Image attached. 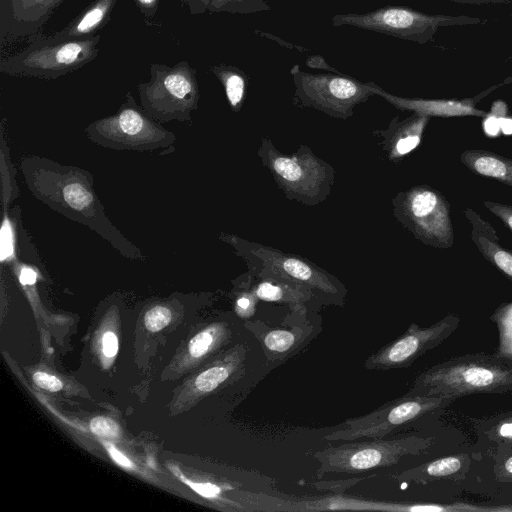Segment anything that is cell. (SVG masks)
<instances>
[{
    "instance_id": "cell-16",
    "label": "cell",
    "mask_w": 512,
    "mask_h": 512,
    "mask_svg": "<svg viewBox=\"0 0 512 512\" xmlns=\"http://www.w3.org/2000/svg\"><path fill=\"white\" fill-rule=\"evenodd\" d=\"M430 118L418 113H412L404 119L396 116L387 129L374 132L382 139L380 144L390 161L400 162L419 146Z\"/></svg>"
},
{
    "instance_id": "cell-7",
    "label": "cell",
    "mask_w": 512,
    "mask_h": 512,
    "mask_svg": "<svg viewBox=\"0 0 512 512\" xmlns=\"http://www.w3.org/2000/svg\"><path fill=\"white\" fill-rule=\"evenodd\" d=\"M219 238L234 247L236 253L261 278L299 284L322 295L338 299L345 293L343 285L336 278L302 257L235 235L221 234Z\"/></svg>"
},
{
    "instance_id": "cell-4",
    "label": "cell",
    "mask_w": 512,
    "mask_h": 512,
    "mask_svg": "<svg viewBox=\"0 0 512 512\" xmlns=\"http://www.w3.org/2000/svg\"><path fill=\"white\" fill-rule=\"evenodd\" d=\"M85 134L94 144L113 150L157 151L160 155L175 151L176 135L149 116L131 92L114 114L91 122Z\"/></svg>"
},
{
    "instance_id": "cell-39",
    "label": "cell",
    "mask_w": 512,
    "mask_h": 512,
    "mask_svg": "<svg viewBox=\"0 0 512 512\" xmlns=\"http://www.w3.org/2000/svg\"><path fill=\"white\" fill-rule=\"evenodd\" d=\"M107 451L111 455L112 459L119 465L124 466L126 468H132V462L125 457L120 451H118L113 445L109 443H105Z\"/></svg>"
},
{
    "instance_id": "cell-30",
    "label": "cell",
    "mask_w": 512,
    "mask_h": 512,
    "mask_svg": "<svg viewBox=\"0 0 512 512\" xmlns=\"http://www.w3.org/2000/svg\"><path fill=\"white\" fill-rule=\"evenodd\" d=\"M91 431L105 438H116L119 435V427L118 425L107 417H95L90 422Z\"/></svg>"
},
{
    "instance_id": "cell-19",
    "label": "cell",
    "mask_w": 512,
    "mask_h": 512,
    "mask_svg": "<svg viewBox=\"0 0 512 512\" xmlns=\"http://www.w3.org/2000/svg\"><path fill=\"white\" fill-rule=\"evenodd\" d=\"M117 0H95L62 30L53 34L59 38H85L96 35L111 17Z\"/></svg>"
},
{
    "instance_id": "cell-9",
    "label": "cell",
    "mask_w": 512,
    "mask_h": 512,
    "mask_svg": "<svg viewBox=\"0 0 512 512\" xmlns=\"http://www.w3.org/2000/svg\"><path fill=\"white\" fill-rule=\"evenodd\" d=\"M455 396H403L373 412L348 419L342 428L324 438L327 441H354L362 438H383L394 429L415 424L420 420H435L456 401Z\"/></svg>"
},
{
    "instance_id": "cell-14",
    "label": "cell",
    "mask_w": 512,
    "mask_h": 512,
    "mask_svg": "<svg viewBox=\"0 0 512 512\" xmlns=\"http://www.w3.org/2000/svg\"><path fill=\"white\" fill-rule=\"evenodd\" d=\"M66 0H0V47L27 42Z\"/></svg>"
},
{
    "instance_id": "cell-17",
    "label": "cell",
    "mask_w": 512,
    "mask_h": 512,
    "mask_svg": "<svg viewBox=\"0 0 512 512\" xmlns=\"http://www.w3.org/2000/svg\"><path fill=\"white\" fill-rule=\"evenodd\" d=\"M464 215L471 226V240L480 254L512 280V250L500 243L494 227L475 210L467 208Z\"/></svg>"
},
{
    "instance_id": "cell-21",
    "label": "cell",
    "mask_w": 512,
    "mask_h": 512,
    "mask_svg": "<svg viewBox=\"0 0 512 512\" xmlns=\"http://www.w3.org/2000/svg\"><path fill=\"white\" fill-rule=\"evenodd\" d=\"M478 440L498 447H512V410L471 419Z\"/></svg>"
},
{
    "instance_id": "cell-3",
    "label": "cell",
    "mask_w": 512,
    "mask_h": 512,
    "mask_svg": "<svg viewBox=\"0 0 512 512\" xmlns=\"http://www.w3.org/2000/svg\"><path fill=\"white\" fill-rule=\"evenodd\" d=\"M100 35L59 38L42 32L26 42L21 51L0 60V72L13 77L57 79L93 61L99 53Z\"/></svg>"
},
{
    "instance_id": "cell-42",
    "label": "cell",
    "mask_w": 512,
    "mask_h": 512,
    "mask_svg": "<svg viewBox=\"0 0 512 512\" xmlns=\"http://www.w3.org/2000/svg\"><path fill=\"white\" fill-rule=\"evenodd\" d=\"M511 82H512V76H511V77H508L507 79H505V80L502 82V84H503V85H504V84H509V83H511Z\"/></svg>"
},
{
    "instance_id": "cell-25",
    "label": "cell",
    "mask_w": 512,
    "mask_h": 512,
    "mask_svg": "<svg viewBox=\"0 0 512 512\" xmlns=\"http://www.w3.org/2000/svg\"><path fill=\"white\" fill-rule=\"evenodd\" d=\"M227 328L221 324L212 325L195 335L189 342V353L193 358H200L208 353L223 337Z\"/></svg>"
},
{
    "instance_id": "cell-34",
    "label": "cell",
    "mask_w": 512,
    "mask_h": 512,
    "mask_svg": "<svg viewBox=\"0 0 512 512\" xmlns=\"http://www.w3.org/2000/svg\"><path fill=\"white\" fill-rule=\"evenodd\" d=\"M182 480L189 485L195 492L206 498H215L221 493V488L209 482H192L184 477Z\"/></svg>"
},
{
    "instance_id": "cell-10",
    "label": "cell",
    "mask_w": 512,
    "mask_h": 512,
    "mask_svg": "<svg viewBox=\"0 0 512 512\" xmlns=\"http://www.w3.org/2000/svg\"><path fill=\"white\" fill-rule=\"evenodd\" d=\"M398 222L425 245L448 249L454 244L450 203L428 185L399 192L392 200Z\"/></svg>"
},
{
    "instance_id": "cell-6",
    "label": "cell",
    "mask_w": 512,
    "mask_h": 512,
    "mask_svg": "<svg viewBox=\"0 0 512 512\" xmlns=\"http://www.w3.org/2000/svg\"><path fill=\"white\" fill-rule=\"evenodd\" d=\"M144 111L160 123L178 121L191 125L200 100L196 71L183 60L173 66L154 63L150 79L137 85Z\"/></svg>"
},
{
    "instance_id": "cell-33",
    "label": "cell",
    "mask_w": 512,
    "mask_h": 512,
    "mask_svg": "<svg viewBox=\"0 0 512 512\" xmlns=\"http://www.w3.org/2000/svg\"><path fill=\"white\" fill-rule=\"evenodd\" d=\"M33 381L39 387L51 392L59 391L63 387L62 382L56 376L45 372H36L33 375Z\"/></svg>"
},
{
    "instance_id": "cell-22",
    "label": "cell",
    "mask_w": 512,
    "mask_h": 512,
    "mask_svg": "<svg viewBox=\"0 0 512 512\" xmlns=\"http://www.w3.org/2000/svg\"><path fill=\"white\" fill-rule=\"evenodd\" d=\"M253 292L257 299L269 302L299 303L312 295V290L299 284L273 278H262Z\"/></svg>"
},
{
    "instance_id": "cell-40",
    "label": "cell",
    "mask_w": 512,
    "mask_h": 512,
    "mask_svg": "<svg viewBox=\"0 0 512 512\" xmlns=\"http://www.w3.org/2000/svg\"><path fill=\"white\" fill-rule=\"evenodd\" d=\"M489 113L498 118L506 117L507 106L503 101H496L493 103L491 111Z\"/></svg>"
},
{
    "instance_id": "cell-1",
    "label": "cell",
    "mask_w": 512,
    "mask_h": 512,
    "mask_svg": "<svg viewBox=\"0 0 512 512\" xmlns=\"http://www.w3.org/2000/svg\"><path fill=\"white\" fill-rule=\"evenodd\" d=\"M20 167L26 186L36 199L66 218L87 226L126 258L145 259L140 249L107 217L89 171L36 155L22 157Z\"/></svg>"
},
{
    "instance_id": "cell-13",
    "label": "cell",
    "mask_w": 512,
    "mask_h": 512,
    "mask_svg": "<svg viewBox=\"0 0 512 512\" xmlns=\"http://www.w3.org/2000/svg\"><path fill=\"white\" fill-rule=\"evenodd\" d=\"M460 318L450 313L435 324L422 328L415 323L398 338L370 355L365 363L369 370L405 368L427 351L445 341L457 328Z\"/></svg>"
},
{
    "instance_id": "cell-32",
    "label": "cell",
    "mask_w": 512,
    "mask_h": 512,
    "mask_svg": "<svg viewBox=\"0 0 512 512\" xmlns=\"http://www.w3.org/2000/svg\"><path fill=\"white\" fill-rule=\"evenodd\" d=\"M256 298L253 290L252 292L241 293L235 301V308L238 315L243 318L251 317L255 311Z\"/></svg>"
},
{
    "instance_id": "cell-20",
    "label": "cell",
    "mask_w": 512,
    "mask_h": 512,
    "mask_svg": "<svg viewBox=\"0 0 512 512\" xmlns=\"http://www.w3.org/2000/svg\"><path fill=\"white\" fill-rule=\"evenodd\" d=\"M460 160L472 173L512 187V159L483 149H467Z\"/></svg>"
},
{
    "instance_id": "cell-31",
    "label": "cell",
    "mask_w": 512,
    "mask_h": 512,
    "mask_svg": "<svg viewBox=\"0 0 512 512\" xmlns=\"http://www.w3.org/2000/svg\"><path fill=\"white\" fill-rule=\"evenodd\" d=\"M483 205L512 231V205L486 200Z\"/></svg>"
},
{
    "instance_id": "cell-23",
    "label": "cell",
    "mask_w": 512,
    "mask_h": 512,
    "mask_svg": "<svg viewBox=\"0 0 512 512\" xmlns=\"http://www.w3.org/2000/svg\"><path fill=\"white\" fill-rule=\"evenodd\" d=\"M210 70L221 82L232 111L239 112L247 91L248 77L245 72L226 64L214 65Z\"/></svg>"
},
{
    "instance_id": "cell-35",
    "label": "cell",
    "mask_w": 512,
    "mask_h": 512,
    "mask_svg": "<svg viewBox=\"0 0 512 512\" xmlns=\"http://www.w3.org/2000/svg\"><path fill=\"white\" fill-rule=\"evenodd\" d=\"M103 352L106 357H114L118 352V339L117 336L108 331L103 335Z\"/></svg>"
},
{
    "instance_id": "cell-38",
    "label": "cell",
    "mask_w": 512,
    "mask_h": 512,
    "mask_svg": "<svg viewBox=\"0 0 512 512\" xmlns=\"http://www.w3.org/2000/svg\"><path fill=\"white\" fill-rule=\"evenodd\" d=\"M183 5H187L191 15H199L208 10L210 0H181Z\"/></svg>"
},
{
    "instance_id": "cell-36",
    "label": "cell",
    "mask_w": 512,
    "mask_h": 512,
    "mask_svg": "<svg viewBox=\"0 0 512 512\" xmlns=\"http://www.w3.org/2000/svg\"><path fill=\"white\" fill-rule=\"evenodd\" d=\"M145 18L152 19L158 9L160 0H133Z\"/></svg>"
},
{
    "instance_id": "cell-37",
    "label": "cell",
    "mask_w": 512,
    "mask_h": 512,
    "mask_svg": "<svg viewBox=\"0 0 512 512\" xmlns=\"http://www.w3.org/2000/svg\"><path fill=\"white\" fill-rule=\"evenodd\" d=\"M500 119L501 118L491 115L490 113H488L487 116L484 117L483 128L486 135L494 137L499 134V132L501 131Z\"/></svg>"
},
{
    "instance_id": "cell-41",
    "label": "cell",
    "mask_w": 512,
    "mask_h": 512,
    "mask_svg": "<svg viewBox=\"0 0 512 512\" xmlns=\"http://www.w3.org/2000/svg\"><path fill=\"white\" fill-rule=\"evenodd\" d=\"M500 129L505 135L512 134V118L503 117L500 119Z\"/></svg>"
},
{
    "instance_id": "cell-8",
    "label": "cell",
    "mask_w": 512,
    "mask_h": 512,
    "mask_svg": "<svg viewBox=\"0 0 512 512\" xmlns=\"http://www.w3.org/2000/svg\"><path fill=\"white\" fill-rule=\"evenodd\" d=\"M434 437L406 435L395 439L375 438L328 447L314 453L319 474L360 473L395 465L402 457L418 455L429 449Z\"/></svg>"
},
{
    "instance_id": "cell-26",
    "label": "cell",
    "mask_w": 512,
    "mask_h": 512,
    "mask_svg": "<svg viewBox=\"0 0 512 512\" xmlns=\"http://www.w3.org/2000/svg\"><path fill=\"white\" fill-rule=\"evenodd\" d=\"M269 0H210L209 12L252 14L270 10Z\"/></svg>"
},
{
    "instance_id": "cell-11",
    "label": "cell",
    "mask_w": 512,
    "mask_h": 512,
    "mask_svg": "<svg viewBox=\"0 0 512 512\" xmlns=\"http://www.w3.org/2000/svg\"><path fill=\"white\" fill-rule=\"evenodd\" d=\"M333 26H352L418 43L427 42L439 27L477 24L479 18L468 16L430 15L401 6H385L358 14H337Z\"/></svg>"
},
{
    "instance_id": "cell-27",
    "label": "cell",
    "mask_w": 512,
    "mask_h": 512,
    "mask_svg": "<svg viewBox=\"0 0 512 512\" xmlns=\"http://www.w3.org/2000/svg\"><path fill=\"white\" fill-rule=\"evenodd\" d=\"M298 341V337L291 331L274 329L268 331L262 339L266 351L284 354L291 351Z\"/></svg>"
},
{
    "instance_id": "cell-28",
    "label": "cell",
    "mask_w": 512,
    "mask_h": 512,
    "mask_svg": "<svg viewBox=\"0 0 512 512\" xmlns=\"http://www.w3.org/2000/svg\"><path fill=\"white\" fill-rule=\"evenodd\" d=\"M493 470L497 481L512 483V447L496 448Z\"/></svg>"
},
{
    "instance_id": "cell-5",
    "label": "cell",
    "mask_w": 512,
    "mask_h": 512,
    "mask_svg": "<svg viewBox=\"0 0 512 512\" xmlns=\"http://www.w3.org/2000/svg\"><path fill=\"white\" fill-rule=\"evenodd\" d=\"M257 154L286 198L312 206L330 195L334 169L308 146L301 145L295 153L288 155L280 152L270 139L263 138Z\"/></svg>"
},
{
    "instance_id": "cell-18",
    "label": "cell",
    "mask_w": 512,
    "mask_h": 512,
    "mask_svg": "<svg viewBox=\"0 0 512 512\" xmlns=\"http://www.w3.org/2000/svg\"><path fill=\"white\" fill-rule=\"evenodd\" d=\"M471 464L472 459L466 453L448 455L405 470L394 478L416 484H427L444 478L460 479L469 471Z\"/></svg>"
},
{
    "instance_id": "cell-24",
    "label": "cell",
    "mask_w": 512,
    "mask_h": 512,
    "mask_svg": "<svg viewBox=\"0 0 512 512\" xmlns=\"http://www.w3.org/2000/svg\"><path fill=\"white\" fill-rule=\"evenodd\" d=\"M3 132V128H1V203L2 208H8L11 202L18 197L19 189Z\"/></svg>"
},
{
    "instance_id": "cell-12",
    "label": "cell",
    "mask_w": 512,
    "mask_h": 512,
    "mask_svg": "<svg viewBox=\"0 0 512 512\" xmlns=\"http://www.w3.org/2000/svg\"><path fill=\"white\" fill-rule=\"evenodd\" d=\"M295 101L302 107L347 119L354 108L374 95L372 82L363 83L343 73H309L298 67L291 70Z\"/></svg>"
},
{
    "instance_id": "cell-43",
    "label": "cell",
    "mask_w": 512,
    "mask_h": 512,
    "mask_svg": "<svg viewBox=\"0 0 512 512\" xmlns=\"http://www.w3.org/2000/svg\"><path fill=\"white\" fill-rule=\"evenodd\" d=\"M509 358H510V359H511V361H512V357H509Z\"/></svg>"
},
{
    "instance_id": "cell-2",
    "label": "cell",
    "mask_w": 512,
    "mask_h": 512,
    "mask_svg": "<svg viewBox=\"0 0 512 512\" xmlns=\"http://www.w3.org/2000/svg\"><path fill=\"white\" fill-rule=\"evenodd\" d=\"M512 392V361L500 353L454 357L421 372L405 396H455Z\"/></svg>"
},
{
    "instance_id": "cell-29",
    "label": "cell",
    "mask_w": 512,
    "mask_h": 512,
    "mask_svg": "<svg viewBox=\"0 0 512 512\" xmlns=\"http://www.w3.org/2000/svg\"><path fill=\"white\" fill-rule=\"evenodd\" d=\"M171 317L170 309L162 305H156L146 312L144 323L149 331L157 332L170 323Z\"/></svg>"
},
{
    "instance_id": "cell-15",
    "label": "cell",
    "mask_w": 512,
    "mask_h": 512,
    "mask_svg": "<svg viewBox=\"0 0 512 512\" xmlns=\"http://www.w3.org/2000/svg\"><path fill=\"white\" fill-rule=\"evenodd\" d=\"M500 83L483 91L481 94L466 99H423L406 98L388 93L383 88L372 82L374 95L380 96L388 103L402 111H411L429 117H486L487 112L476 107L477 102L494 89L502 86Z\"/></svg>"
}]
</instances>
